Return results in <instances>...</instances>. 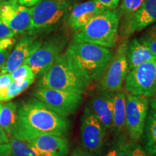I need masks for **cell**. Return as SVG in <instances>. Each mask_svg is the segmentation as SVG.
Masks as SVG:
<instances>
[{"label": "cell", "instance_id": "cell-1", "mask_svg": "<svg viewBox=\"0 0 156 156\" xmlns=\"http://www.w3.org/2000/svg\"><path fill=\"white\" fill-rule=\"evenodd\" d=\"M70 129L67 117L48 108L36 98L17 103V118L11 137L21 140H32L41 135L65 136Z\"/></svg>", "mask_w": 156, "mask_h": 156}, {"label": "cell", "instance_id": "cell-2", "mask_svg": "<svg viewBox=\"0 0 156 156\" xmlns=\"http://www.w3.org/2000/svg\"><path fill=\"white\" fill-rule=\"evenodd\" d=\"M66 52L90 83L100 80L114 55L108 48L89 43L73 42Z\"/></svg>", "mask_w": 156, "mask_h": 156}, {"label": "cell", "instance_id": "cell-3", "mask_svg": "<svg viewBox=\"0 0 156 156\" xmlns=\"http://www.w3.org/2000/svg\"><path fill=\"white\" fill-rule=\"evenodd\" d=\"M90 84L65 51L60 54L51 67L41 76L37 87L83 94Z\"/></svg>", "mask_w": 156, "mask_h": 156}, {"label": "cell", "instance_id": "cell-4", "mask_svg": "<svg viewBox=\"0 0 156 156\" xmlns=\"http://www.w3.org/2000/svg\"><path fill=\"white\" fill-rule=\"evenodd\" d=\"M119 16L114 9L102 12L86 25L76 31L73 42L89 43L106 48H114L116 45Z\"/></svg>", "mask_w": 156, "mask_h": 156}, {"label": "cell", "instance_id": "cell-5", "mask_svg": "<svg viewBox=\"0 0 156 156\" xmlns=\"http://www.w3.org/2000/svg\"><path fill=\"white\" fill-rule=\"evenodd\" d=\"M30 10L31 26L28 34L36 36L57 26L67 15L69 5L65 0H41Z\"/></svg>", "mask_w": 156, "mask_h": 156}, {"label": "cell", "instance_id": "cell-6", "mask_svg": "<svg viewBox=\"0 0 156 156\" xmlns=\"http://www.w3.org/2000/svg\"><path fill=\"white\" fill-rule=\"evenodd\" d=\"M34 95L48 108L64 117L75 114L83 100L80 93L52 88L37 87Z\"/></svg>", "mask_w": 156, "mask_h": 156}, {"label": "cell", "instance_id": "cell-7", "mask_svg": "<svg viewBox=\"0 0 156 156\" xmlns=\"http://www.w3.org/2000/svg\"><path fill=\"white\" fill-rule=\"evenodd\" d=\"M124 83L130 94L153 97L156 93V57L129 70Z\"/></svg>", "mask_w": 156, "mask_h": 156}, {"label": "cell", "instance_id": "cell-8", "mask_svg": "<svg viewBox=\"0 0 156 156\" xmlns=\"http://www.w3.org/2000/svg\"><path fill=\"white\" fill-rule=\"evenodd\" d=\"M67 44L65 36H55L41 44L29 57L25 64L29 66L35 77H40L46 73L63 51Z\"/></svg>", "mask_w": 156, "mask_h": 156}, {"label": "cell", "instance_id": "cell-9", "mask_svg": "<svg viewBox=\"0 0 156 156\" xmlns=\"http://www.w3.org/2000/svg\"><path fill=\"white\" fill-rule=\"evenodd\" d=\"M127 45L126 41L122 42L116 54L113 55L103 77L98 81L97 87L99 90L117 92L122 89L123 84L129 73L126 58Z\"/></svg>", "mask_w": 156, "mask_h": 156}, {"label": "cell", "instance_id": "cell-10", "mask_svg": "<svg viewBox=\"0 0 156 156\" xmlns=\"http://www.w3.org/2000/svg\"><path fill=\"white\" fill-rule=\"evenodd\" d=\"M149 106V98L126 94L125 126L134 141H139L143 135Z\"/></svg>", "mask_w": 156, "mask_h": 156}, {"label": "cell", "instance_id": "cell-11", "mask_svg": "<svg viewBox=\"0 0 156 156\" xmlns=\"http://www.w3.org/2000/svg\"><path fill=\"white\" fill-rule=\"evenodd\" d=\"M106 130L90 109L86 107L82 116L80 126L81 142L84 149L93 155L100 153Z\"/></svg>", "mask_w": 156, "mask_h": 156}, {"label": "cell", "instance_id": "cell-12", "mask_svg": "<svg viewBox=\"0 0 156 156\" xmlns=\"http://www.w3.org/2000/svg\"><path fill=\"white\" fill-rule=\"evenodd\" d=\"M0 17L16 34H28L31 26V15L29 7L20 5L17 2H0Z\"/></svg>", "mask_w": 156, "mask_h": 156}, {"label": "cell", "instance_id": "cell-13", "mask_svg": "<svg viewBox=\"0 0 156 156\" xmlns=\"http://www.w3.org/2000/svg\"><path fill=\"white\" fill-rule=\"evenodd\" d=\"M156 22V0H145L132 15L126 17L122 34L129 37Z\"/></svg>", "mask_w": 156, "mask_h": 156}, {"label": "cell", "instance_id": "cell-14", "mask_svg": "<svg viewBox=\"0 0 156 156\" xmlns=\"http://www.w3.org/2000/svg\"><path fill=\"white\" fill-rule=\"evenodd\" d=\"M42 44L37 40L36 36H29L23 37L15 45L7 61L2 69L0 74L10 73L20 65L30 56Z\"/></svg>", "mask_w": 156, "mask_h": 156}, {"label": "cell", "instance_id": "cell-15", "mask_svg": "<svg viewBox=\"0 0 156 156\" xmlns=\"http://www.w3.org/2000/svg\"><path fill=\"white\" fill-rule=\"evenodd\" d=\"M114 93L100 90L91 98L88 107L106 129L112 126Z\"/></svg>", "mask_w": 156, "mask_h": 156}, {"label": "cell", "instance_id": "cell-16", "mask_svg": "<svg viewBox=\"0 0 156 156\" xmlns=\"http://www.w3.org/2000/svg\"><path fill=\"white\" fill-rule=\"evenodd\" d=\"M106 8L95 0H91L76 5L70 12L68 23L74 31L83 28Z\"/></svg>", "mask_w": 156, "mask_h": 156}, {"label": "cell", "instance_id": "cell-17", "mask_svg": "<svg viewBox=\"0 0 156 156\" xmlns=\"http://www.w3.org/2000/svg\"><path fill=\"white\" fill-rule=\"evenodd\" d=\"M26 142L36 149L56 153L62 156H67L69 152V141L65 136L41 135Z\"/></svg>", "mask_w": 156, "mask_h": 156}, {"label": "cell", "instance_id": "cell-18", "mask_svg": "<svg viewBox=\"0 0 156 156\" xmlns=\"http://www.w3.org/2000/svg\"><path fill=\"white\" fill-rule=\"evenodd\" d=\"M154 57L151 51L147 46L142 44L138 38H134L127 45L126 58H127L129 71L149 61Z\"/></svg>", "mask_w": 156, "mask_h": 156}, {"label": "cell", "instance_id": "cell-19", "mask_svg": "<svg viewBox=\"0 0 156 156\" xmlns=\"http://www.w3.org/2000/svg\"><path fill=\"white\" fill-rule=\"evenodd\" d=\"M126 93L122 91L114 93V110L112 128L113 132L119 134L125 127Z\"/></svg>", "mask_w": 156, "mask_h": 156}, {"label": "cell", "instance_id": "cell-20", "mask_svg": "<svg viewBox=\"0 0 156 156\" xmlns=\"http://www.w3.org/2000/svg\"><path fill=\"white\" fill-rule=\"evenodd\" d=\"M0 155L3 156H36L28 142L10 137L7 143L0 145Z\"/></svg>", "mask_w": 156, "mask_h": 156}, {"label": "cell", "instance_id": "cell-21", "mask_svg": "<svg viewBox=\"0 0 156 156\" xmlns=\"http://www.w3.org/2000/svg\"><path fill=\"white\" fill-rule=\"evenodd\" d=\"M143 134L146 151L151 155H156V112L153 109L147 114Z\"/></svg>", "mask_w": 156, "mask_h": 156}, {"label": "cell", "instance_id": "cell-22", "mask_svg": "<svg viewBox=\"0 0 156 156\" xmlns=\"http://www.w3.org/2000/svg\"><path fill=\"white\" fill-rule=\"evenodd\" d=\"M17 118V103L8 102L4 104L0 112V126L8 135L14 129Z\"/></svg>", "mask_w": 156, "mask_h": 156}, {"label": "cell", "instance_id": "cell-23", "mask_svg": "<svg viewBox=\"0 0 156 156\" xmlns=\"http://www.w3.org/2000/svg\"><path fill=\"white\" fill-rule=\"evenodd\" d=\"M132 143L125 136H119L105 156H132Z\"/></svg>", "mask_w": 156, "mask_h": 156}, {"label": "cell", "instance_id": "cell-24", "mask_svg": "<svg viewBox=\"0 0 156 156\" xmlns=\"http://www.w3.org/2000/svg\"><path fill=\"white\" fill-rule=\"evenodd\" d=\"M35 79H18L11 82L7 88L6 101L13 99L25 91L34 83Z\"/></svg>", "mask_w": 156, "mask_h": 156}, {"label": "cell", "instance_id": "cell-25", "mask_svg": "<svg viewBox=\"0 0 156 156\" xmlns=\"http://www.w3.org/2000/svg\"><path fill=\"white\" fill-rule=\"evenodd\" d=\"M15 44L16 39L15 37H6L0 38V69L7 61Z\"/></svg>", "mask_w": 156, "mask_h": 156}, {"label": "cell", "instance_id": "cell-26", "mask_svg": "<svg viewBox=\"0 0 156 156\" xmlns=\"http://www.w3.org/2000/svg\"><path fill=\"white\" fill-rule=\"evenodd\" d=\"M139 40L147 46L153 55L156 56V25L148 29Z\"/></svg>", "mask_w": 156, "mask_h": 156}, {"label": "cell", "instance_id": "cell-27", "mask_svg": "<svg viewBox=\"0 0 156 156\" xmlns=\"http://www.w3.org/2000/svg\"><path fill=\"white\" fill-rule=\"evenodd\" d=\"M9 74L12 80L18 79H35L36 78L31 68L25 64L16 68Z\"/></svg>", "mask_w": 156, "mask_h": 156}, {"label": "cell", "instance_id": "cell-28", "mask_svg": "<svg viewBox=\"0 0 156 156\" xmlns=\"http://www.w3.org/2000/svg\"><path fill=\"white\" fill-rule=\"evenodd\" d=\"M145 0H122L121 9L126 17L134 13Z\"/></svg>", "mask_w": 156, "mask_h": 156}, {"label": "cell", "instance_id": "cell-29", "mask_svg": "<svg viewBox=\"0 0 156 156\" xmlns=\"http://www.w3.org/2000/svg\"><path fill=\"white\" fill-rule=\"evenodd\" d=\"M12 81L9 73L0 75V102L6 101L7 88Z\"/></svg>", "mask_w": 156, "mask_h": 156}, {"label": "cell", "instance_id": "cell-30", "mask_svg": "<svg viewBox=\"0 0 156 156\" xmlns=\"http://www.w3.org/2000/svg\"><path fill=\"white\" fill-rule=\"evenodd\" d=\"M16 34L3 22L0 17V38H6V37H15Z\"/></svg>", "mask_w": 156, "mask_h": 156}, {"label": "cell", "instance_id": "cell-31", "mask_svg": "<svg viewBox=\"0 0 156 156\" xmlns=\"http://www.w3.org/2000/svg\"><path fill=\"white\" fill-rule=\"evenodd\" d=\"M107 9H114L119 5L121 0H95Z\"/></svg>", "mask_w": 156, "mask_h": 156}, {"label": "cell", "instance_id": "cell-32", "mask_svg": "<svg viewBox=\"0 0 156 156\" xmlns=\"http://www.w3.org/2000/svg\"><path fill=\"white\" fill-rule=\"evenodd\" d=\"M132 156H147L145 151L137 144L132 143Z\"/></svg>", "mask_w": 156, "mask_h": 156}, {"label": "cell", "instance_id": "cell-33", "mask_svg": "<svg viewBox=\"0 0 156 156\" xmlns=\"http://www.w3.org/2000/svg\"><path fill=\"white\" fill-rule=\"evenodd\" d=\"M41 0H17V3L27 7H32L38 4Z\"/></svg>", "mask_w": 156, "mask_h": 156}, {"label": "cell", "instance_id": "cell-34", "mask_svg": "<svg viewBox=\"0 0 156 156\" xmlns=\"http://www.w3.org/2000/svg\"><path fill=\"white\" fill-rule=\"evenodd\" d=\"M70 156H93V155L85 150H83L81 148H76L74 150Z\"/></svg>", "mask_w": 156, "mask_h": 156}, {"label": "cell", "instance_id": "cell-35", "mask_svg": "<svg viewBox=\"0 0 156 156\" xmlns=\"http://www.w3.org/2000/svg\"><path fill=\"white\" fill-rule=\"evenodd\" d=\"M9 137L8 134L6 133V132L0 126V145L1 144L7 143L9 142Z\"/></svg>", "mask_w": 156, "mask_h": 156}, {"label": "cell", "instance_id": "cell-36", "mask_svg": "<svg viewBox=\"0 0 156 156\" xmlns=\"http://www.w3.org/2000/svg\"><path fill=\"white\" fill-rule=\"evenodd\" d=\"M150 106H151L152 109L156 112V97H153L150 101Z\"/></svg>", "mask_w": 156, "mask_h": 156}, {"label": "cell", "instance_id": "cell-37", "mask_svg": "<svg viewBox=\"0 0 156 156\" xmlns=\"http://www.w3.org/2000/svg\"><path fill=\"white\" fill-rule=\"evenodd\" d=\"M2 106H3V104L0 102V112H1V109H2Z\"/></svg>", "mask_w": 156, "mask_h": 156}, {"label": "cell", "instance_id": "cell-38", "mask_svg": "<svg viewBox=\"0 0 156 156\" xmlns=\"http://www.w3.org/2000/svg\"><path fill=\"white\" fill-rule=\"evenodd\" d=\"M1 1H5V0H0V2ZM8 1H13V2H17V0H8Z\"/></svg>", "mask_w": 156, "mask_h": 156}, {"label": "cell", "instance_id": "cell-39", "mask_svg": "<svg viewBox=\"0 0 156 156\" xmlns=\"http://www.w3.org/2000/svg\"><path fill=\"white\" fill-rule=\"evenodd\" d=\"M153 97H156V93H155V95H154Z\"/></svg>", "mask_w": 156, "mask_h": 156}, {"label": "cell", "instance_id": "cell-40", "mask_svg": "<svg viewBox=\"0 0 156 156\" xmlns=\"http://www.w3.org/2000/svg\"><path fill=\"white\" fill-rule=\"evenodd\" d=\"M0 156H3V155H0Z\"/></svg>", "mask_w": 156, "mask_h": 156}, {"label": "cell", "instance_id": "cell-41", "mask_svg": "<svg viewBox=\"0 0 156 156\" xmlns=\"http://www.w3.org/2000/svg\"><path fill=\"white\" fill-rule=\"evenodd\" d=\"M0 75H1V74H0Z\"/></svg>", "mask_w": 156, "mask_h": 156}]
</instances>
